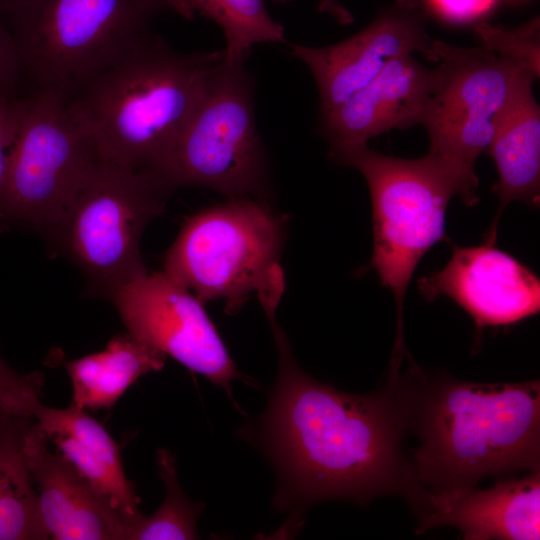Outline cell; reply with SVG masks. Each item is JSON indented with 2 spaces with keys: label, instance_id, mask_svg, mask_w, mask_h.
Here are the masks:
<instances>
[{
  "label": "cell",
  "instance_id": "e0dca14e",
  "mask_svg": "<svg viewBox=\"0 0 540 540\" xmlns=\"http://www.w3.org/2000/svg\"><path fill=\"white\" fill-rule=\"evenodd\" d=\"M38 421L55 450L121 521L125 540L130 526L143 515L135 486L125 475L118 444L101 423L73 404L65 409L43 406Z\"/></svg>",
  "mask_w": 540,
  "mask_h": 540
},
{
  "label": "cell",
  "instance_id": "d6986e66",
  "mask_svg": "<svg viewBox=\"0 0 540 540\" xmlns=\"http://www.w3.org/2000/svg\"><path fill=\"white\" fill-rule=\"evenodd\" d=\"M166 355L129 332L115 335L102 351L63 363L71 379L73 405L111 408L141 376L159 371Z\"/></svg>",
  "mask_w": 540,
  "mask_h": 540
},
{
  "label": "cell",
  "instance_id": "6da1fadb",
  "mask_svg": "<svg viewBox=\"0 0 540 540\" xmlns=\"http://www.w3.org/2000/svg\"><path fill=\"white\" fill-rule=\"evenodd\" d=\"M269 321L279 374L264 431L284 482L278 503L342 498L366 505L379 496L402 497L416 476L401 446L410 426V369L387 370L369 394L337 390L298 367L276 318Z\"/></svg>",
  "mask_w": 540,
  "mask_h": 540
},
{
  "label": "cell",
  "instance_id": "484cf974",
  "mask_svg": "<svg viewBox=\"0 0 540 540\" xmlns=\"http://www.w3.org/2000/svg\"><path fill=\"white\" fill-rule=\"evenodd\" d=\"M22 74L16 42L0 16V94L16 95Z\"/></svg>",
  "mask_w": 540,
  "mask_h": 540
},
{
  "label": "cell",
  "instance_id": "f546056e",
  "mask_svg": "<svg viewBox=\"0 0 540 540\" xmlns=\"http://www.w3.org/2000/svg\"><path fill=\"white\" fill-rule=\"evenodd\" d=\"M21 0H0V16L7 15Z\"/></svg>",
  "mask_w": 540,
  "mask_h": 540
},
{
  "label": "cell",
  "instance_id": "30bf717a",
  "mask_svg": "<svg viewBox=\"0 0 540 540\" xmlns=\"http://www.w3.org/2000/svg\"><path fill=\"white\" fill-rule=\"evenodd\" d=\"M98 158L69 94L38 89L22 99L0 198V230L18 226L45 238Z\"/></svg>",
  "mask_w": 540,
  "mask_h": 540
},
{
  "label": "cell",
  "instance_id": "ffe728a7",
  "mask_svg": "<svg viewBox=\"0 0 540 540\" xmlns=\"http://www.w3.org/2000/svg\"><path fill=\"white\" fill-rule=\"evenodd\" d=\"M33 419L0 420V540L49 539L24 451Z\"/></svg>",
  "mask_w": 540,
  "mask_h": 540
},
{
  "label": "cell",
  "instance_id": "9c48e42d",
  "mask_svg": "<svg viewBox=\"0 0 540 540\" xmlns=\"http://www.w3.org/2000/svg\"><path fill=\"white\" fill-rule=\"evenodd\" d=\"M245 63L223 52L209 72L192 113L154 172L170 191L199 186L229 198L267 195L268 167Z\"/></svg>",
  "mask_w": 540,
  "mask_h": 540
},
{
  "label": "cell",
  "instance_id": "7a4b0ae2",
  "mask_svg": "<svg viewBox=\"0 0 540 540\" xmlns=\"http://www.w3.org/2000/svg\"><path fill=\"white\" fill-rule=\"evenodd\" d=\"M409 431L418 481L433 491L540 471V383H476L411 364Z\"/></svg>",
  "mask_w": 540,
  "mask_h": 540
},
{
  "label": "cell",
  "instance_id": "83f0119b",
  "mask_svg": "<svg viewBox=\"0 0 540 540\" xmlns=\"http://www.w3.org/2000/svg\"><path fill=\"white\" fill-rule=\"evenodd\" d=\"M277 3H286L292 0H273ZM320 9L330 12L342 23H347L351 20L350 14L340 6L337 0H321Z\"/></svg>",
  "mask_w": 540,
  "mask_h": 540
},
{
  "label": "cell",
  "instance_id": "44dd1931",
  "mask_svg": "<svg viewBox=\"0 0 540 540\" xmlns=\"http://www.w3.org/2000/svg\"><path fill=\"white\" fill-rule=\"evenodd\" d=\"M194 13L211 19L223 30L224 56L247 60L259 43L285 42L284 27L269 15L264 0H187Z\"/></svg>",
  "mask_w": 540,
  "mask_h": 540
},
{
  "label": "cell",
  "instance_id": "603a6c76",
  "mask_svg": "<svg viewBox=\"0 0 540 540\" xmlns=\"http://www.w3.org/2000/svg\"><path fill=\"white\" fill-rule=\"evenodd\" d=\"M539 19L534 18L525 25L506 30L480 23L475 32L483 46L501 56L516 60L539 76Z\"/></svg>",
  "mask_w": 540,
  "mask_h": 540
},
{
  "label": "cell",
  "instance_id": "4fadbf2b",
  "mask_svg": "<svg viewBox=\"0 0 540 540\" xmlns=\"http://www.w3.org/2000/svg\"><path fill=\"white\" fill-rule=\"evenodd\" d=\"M433 41L422 14L406 0L385 9L342 42L325 47L292 44L291 51L314 76L321 117L345 103L399 56L418 51L437 60Z\"/></svg>",
  "mask_w": 540,
  "mask_h": 540
},
{
  "label": "cell",
  "instance_id": "d4e9b609",
  "mask_svg": "<svg viewBox=\"0 0 540 540\" xmlns=\"http://www.w3.org/2000/svg\"><path fill=\"white\" fill-rule=\"evenodd\" d=\"M21 109L22 99L17 94H0V198L19 125Z\"/></svg>",
  "mask_w": 540,
  "mask_h": 540
},
{
  "label": "cell",
  "instance_id": "ac0fdd59",
  "mask_svg": "<svg viewBox=\"0 0 540 540\" xmlns=\"http://www.w3.org/2000/svg\"><path fill=\"white\" fill-rule=\"evenodd\" d=\"M532 86L526 85L503 110L486 151L498 172L492 191L499 199L495 219L484 237L489 244H496L499 219L509 203L539 206L540 108Z\"/></svg>",
  "mask_w": 540,
  "mask_h": 540
},
{
  "label": "cell",
  "instance_id": "ba28073f",
  "mask_svg": "<svg viewBox=\"0 0 540 540\" xmlns=\"http://www.w3.org/2000/svg\"><path fill=\"white\" fill-rule=\"evenodd\" d=\"M433 51L440 64L418 124L429 135L427 156L453 179L465 205L474 206L479 201L476 160L487 151L503 110L538 76L484 46L434 40Z\"/></svg>",
  "mask_w": 540,
  "mask_h": 540
},
{
  "label": "cell",
  "instance_id": "7402d4cb",
  "mask_svg": "<svg viewBox=\"0 0 540 540\" xmlns=\"http://www.w3.org/2000/svg\"><path fill=\"white\" fill-rule=\"evenodd\" d=\"M157 465L166 487L163 503L150 517L135 522L126 533L125 540L196 539V521L202 504L187 498L178 481L176 462L167 449H158Z\"/></svg>",
  "mask_w": 540,
  "mask_h": 540
},
{
  "label": "cell",
  "instance_id": "f1b7e54d",
  "mask_svg": "<svg viewBox=\"0 0 540 540\" xmlns=\"http://www.w3.org/2000/svg\"><path fill=\"white\" fill-rule=\"evenodd\" d=\"M165 7H169L188 20L194 18V12L189 6L187 0H158Z\"/></svg>",
  "mask_w": 540,
  "mask_h": 540
},
{
  "label": "cell",
  "instance_id": "9a60e30c",
  "mask_svg": "<svg viewBox=\"0 0 540 540\" xmlns=\"http://www.w3.org/2000/svg\"><path fill=\"white\" fill-rule=\"evenodd\" d=\"M433 83L434 69L422 66L412 54L392 60L368 85L320 117L329 156L367 145L392 128L417 125Z\"/></svg>",
  "mask_w": 540,
  "mask_h": 540
},
{
  "label": "cell",
  "instance_id": "2e32d148",
  "mask_svg": "<svg viewBox=\"0 0 540 540\" xmlns=\"http://www.w3.org/2000/svg\"><path fill=\"white\" fill-rule=\"evenodd\" d=\"M24 451L49 539L124 540L121 521L72 464L49 448V438L35 419Z\"/></svg>",
  "mask_w": 540,
  "mask_h": 540
},
{
  "label": "cell",
  "instance_id": "5bb4252c",
  "mask_svg": "<svg viewBox=\"0 0 540 540\" xmlns=\"http://www.w3.org/2000/svg\"><path fill=\"white\" fill-rule=\"evenodd\" d=\"M416 518L415 533L457 528L468 540H538L540 472L499 479L488 489H426L415 477L402 497Z\"/></svg>",
  "mask_w": 540,
  "mask_h": 540
},
{
  "label": "cell",
  "instance_id": "8fae6325",
  "mask_svg": "<svg viewBox=\"0 0 540 540\" xmlns=\"http://www.w3.org/2000/svg\"><path fill=\"white\" fill-rule=\"evenodd\" d=\"M112 302L138 340L231 392L238 371L203 303L163 271L127 283Z\"/></svg>",
  "mask_w": 540,
  "mask_h": 540
},
{
  "label": "cell",
  "instance_id": "8992f818",
  "mask_svg": "<svg viewBox=\"0 0 540 540\" xmlns=\"http://www.w3.org/2000/svg\"><path fill=\"white\" fill-rule=\"evenodd\" d=\"M158 0H21L7 15L23 74L72 94L150 32Z\"/></svg>",
  "mask_w": 540,
  "mask_h": 540
},
{
  "label": "cell",
  "instance_id": "4316f807",
  "mask_svg": "<svg viewBox=\"0 0 540 540\" xmlns=\"http://www.w3.org/2000/svg\"><path fill=\"white\" fill-rule=\"evenodd\" d=\"M433 8L444 18L466 22L487 12L495 0H429Z\"/></svg>",
  "mask_w": 540,
  "mask_h": 540
},
{
  "label": "cell",
  "instance_id": "277c9868",
  "mask_svg": "<svg viewBox=\"0 0 540 540\" xmlns=\"http://www.w3.org/2000/svg\"><path fill=\"white\" fill-rule=\"evenodd\" d=\"M286 224L261 198H230L187 219L162 271L203 304L224 299L228 313L253 294L264 312L276 311L285 289L280 256Z\"/></svg>",
  "mask_w": 540,
  "mask_h": 540
},
{
  "label": "cell",
  "instance_id": "cb8c5ba5",
  "mask_svg": "<svg viewBox=\"0 0 540 540\" xmlns=\"http://www.w3.org/2000/svg\"><path fill=\"white\" fill-rule=\"evenodd\" d=\"M43 385V373H19L0 356V420L9 416L34 418Z\"/></svg>",
  "mask_w": 540,
  "mask_h": 540
},
{
  "label": "cell",
  "instance_id": "7c38bea8",
  "mask_svg": "<svg viewBox=\"0 0 540 540\" xmlns=\"http://www.w3.org/2000/svg\"><path fill=\"white\" fill-rule=\"evenodd\" d=\"M439 271L421 277L417 287L427 301L446 296L486 327L518 323L540 310V279L525 264L495 244L459 246Z\"/></svg>",
  "mask_w": 540,
  "mask_h": 540
},
{
  "label": "cell",
  "instance_id": "3957f363",
  "mask_svg": "<svg viewBox=\"0 0 540 540\" xmlns=\"http://www.w3.org/2000/svg\"><path fill=\"white\" fill-rule=\"evenodd\" d=\"M222 51L182 53L150 33L70 102L100 158L156 172L192 113Z\"/></svg>",
  "mask_w": 540,
  "mask_h": 540
},
{
  "label": "cell",
  "instance_id": "52a82bcc",
  "mask_svg": "<svg viewBox=\"0 0 540 540\" xmlns=\"http://www.w3.org/2000/svg\"><path fill=\"white\" fill-rule=\"evenodd\" d=\"M331 158L358 170L367 182L373 220L368 267L395 299L397 331L391 358L402 361L410 357L403 331L406 291L422 257L434 244L447 239L446 209L452 197H459V190L427 155L397 158L362 145Z\"/></svg>",
  "mask_w": 540,
  "mask_h": 540
},
{
  "label": "cell",
  "instance_id": "5b68a950",
  "mask_svg": "<svg viewBox=\"0 0 540 540\" xmlns=\"http://www.w3.org/2000/svg\"><path fill=\"white\" fill-rule=\"evenodd\" d=\"M171 193L152 171L99 157L45 240L82 273L86 294L111 301L121 287L148 273L142 236Z\"/></svg>",
  "mask_w": 540,
  "mask_h": 540
}]
</instances>
